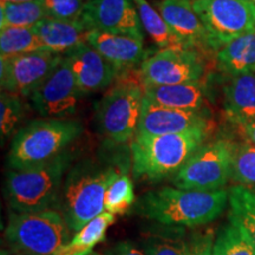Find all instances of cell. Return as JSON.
<instances>
[{
    "mask_svg": "<svg viewBox=\"0 0 255 255\" xmlns=\"http://www.w3.org/2000/svg\"><path fill=\"white\" fill-rule=\"evenodd\" d=\"M228 205V191L184 190L163 187L137 200L133 212L173 227H196L214 221Z\"/></svg>",
    "mask_w": 255,
    "mask_h": 255,
    "instance_id": "6da1fadb",
    "label": "cell"
},
{
    "mask_svg": "<svg viewBox=\"0 0 255 255\" xmlns=\"http://www.w3.org/2000/svg\"><path fill=\"white\" fill-rule=\"evenodd\" d=\"M208 133L209 130L162 136L136 133L130 144L133 177L149 182L173 177L203 145Z\"/></svg>",
    "mask_w": 255,
    "mask_h": 255,
    "instance_id": "7a4b0ae2",
    "label": "cell"
},
{
    "mask_svg": "<svg viewBox=\"0 0 255 255\" xmlns=\"http://www.w3.org/2000/svg\"><path fill=\"white\" fill-rule=\"evenodd\" d=\"M121 173L115 165L83 159L66 174L62 187L60 209L69 228L78 232L104 212L107 189Z\"/></svg>",
    "mask_w": 255,
    "mask_h": 255,
    "instance_id": "3957f363",
    "label": "cell"
},
{
    "mask_svg": "<svg viewBox=\"0 0 255 255\" xmlns=\"http://www.w3.org/2000/svg\"><path fill=\"white\" fill-rule=\"evenodd\" d=\"M73 159V152L66 150L47 163L23 170H8L5 195L13 212L37 213L56 206L62 193L63 178Z\"/></svg>",
    "mask_w": 255,
    "mask_h": 255,
    "instance_id": "277c9868",
    "label": "cell"
},
{
    "mask_svg": "<svg viewBox=\"0 0 255 255\" xmlns=\"http://www.w3.org/2000/svg\"><path fill=\"white\" fill-rule=\"evenodd\" d=\"M83 124L76 120H37L15 133L7 155L9 170L47 163L76 142L83 133Z\"/></svg>",
    "mask_w": 255,
    "mask_h": 255,
    "instance_id": "5b68a950",
    "label": "cell"
},
{
    "mask_svg": "<svg viewBox=\"0 0 255 255\" xmlns=\"http://www.w3.org/2000/svg\"><path fill=\"white\" fill-rule=\"evenodd\" d=\"M64 216L55 209L37 213L9 214L5 238L15 253L25 255H58L70 241Z\"/></svg>",
    "mask_w": 255,
    "mask_h": 255,
    "instance_id": "8992f818",
    "label": "cell"
},
{
    "mask_svg": "<svg viewBox=\"0 0 255 255\" xmlns=\"http://www.w3.org/2000/svg\"><path fill=\"white\" fill-rule=\"evenodd\" d=\"M144 88L141 82L121 81L105 94L96 105L97 129L114 144L132 141L138 128Z\"/></svg>",
    "mask_w": 255,
    "mask_h": 255,
    "instance_id": "52a82bcc",
    "label": "cell"
},
{
    "mask_svg": "<svg viewBox=\"0 0 255 255\" xmlns=\"http://www.w3.org/2000/svg\"><path fill=\"white\" fill-rule=\"evenodd\" d=\"M190 4L206 28L212 51L255 31L252 0H195Z\"/></svg>",
    "mask_w": 255,
    "mask_h": 255,
    "instance_id": "ba28073f",
    "label": "cell"
},
{
    "mask_svg": "<svg viewBox=\"0 0 255 255\" xmlns=\"http://www.w3.org/2000/svg\"><path fill=\"white\" fill-rule=\"evenodd\" d=\"M234 142L228 139L207 143L171 177L175 188L184 190H221L232 177Z\"/></svg>",
    "mask_w": 255,
    "mask_h": 255,
    "instance_id": "9c48e42d",
    "label": "cell"
},
{
    "mask_svg": "<svg viewBox=\"0 0 255 255\" xmlns=\"http://www.w3.org/2000/svg\"><path fill=\"white\" fill-rule=\"evenodd\" d=\"M205 64L196 50L162 49L149 56L139 68L143 87L175 85L202 81Z\"/></svg>",
    "mask_w": 255,
    "mask_h": 255,
    "instance_id": "30bf717a",
    "label": "cell"
},
{
    "mask_svg": "<svg viewBox=\"0 0 255 255\" xmlns=\"http://www.w3.org/2000/svg\"><path fill=\"white\" fill-rule=\"evenodd\" d=\"M62 59L63 55L45 50L1 58V90L30 97L55 71Z\"/></svg>",
    "mask_w": 255,
    "mask_h": 255,
    "instance_id": "8fae6325",
    "label": "cell"
},
{
    "mask_svg": "<svg viewBox=\"0 0 255 255\" xmlns=\"http://www.w3.org/2000/svg\"><path fill=\"white\" fill-rule=\"evenodd\" d=\"M75 76L63 56L57 69L30 96L34 110L45 119H66L75 114L81 98Z\"/></svg>",
    "mask_w": 255,
    "mask_h": 255,
    "instance_id": "7c38bea8",
    "label": "cell"
},
{
    "mask_svg": "<svg viewBox=\"0 0 255 255\" xmlns=\"http://www.w3.org/2000/svg\"><path fill=\"white\" fill-rule=\"evenodd\" d=\"M79 20L89 31L97 30L144 40L133 0H88Z\"/></svg>",
    "mask_w": 255,
    "mask_h": 255,
    "instance_id": "4fadbf2b",
    "label": "cell"
},
{
    "mask_svg": "<svg viewBox=\"0 0 255 255\" xmlns=\"http://www.w3.org/2000/svg\"><path fill=\"white\" fill-rule=\"evenodd\" d=\"M193 130H210V120L205 111L171 109L151 103L144 97L136 133L162 136Z\"/></svg>",
    "mask_w": 255,
    "mask_h": 255,
    "instance_id": "5bb4252c",
    "label": "cell"
},
{
    "mask_svg": "<svg viewBox=\"0 0 255 255\" xmlns=\"http://www.w3.org/2000/svg\"><path fill=\"white\" fill-rule=\"evenodd\" d=\"M63 56L68 60L82 96L109 87L121 72L87 43Z\"/></svg>",
    "mask_w": 255,
    "mask_h": 255,
    "instance_id": "9a60e30c",
    "label": "cell"
},
{
    "mask_svg": "<svg viewBox=\"0 0 255 255\" xmlns=\"http://www.w3.org/2000/svg\"><path fill=\"white\" fill-rule=\"evenodd\" d=\"M158 12L188 50H212L208 34L193 6L187 0H161Z\"/></svg>",
    "mask_w": 255,
    "mask_h": 255,
    "instance_id": "2e32d148",
    "label": "cell"
},
{
    "mask_svg": "<svg viewBox=\"0 0 255 255\" xmlns=\"http://www.w3.org/2000/svg\"><path fill=\"white\" fill-rule=\"evenodd\" d=\"M87 44L103 56L120 71L136 68L148 58L144 50V41L122 34L107 33L97 30L89 31Z\"/></svg>",
    "mask_w": 255,
    "mask_h": 255,
    "instance_id": "e0dca14e",
    "label": "cell"
},
{
    "mask_svg": "<svg viewBox=\"0 0 255 255\" xmlns=\"http://www.w3.org/2000/svg\"><path fill=\"white\" fill-rule=\"evenodd\" d=\"M223 111L235 127L255 119V73L227 76L223 85Z\"/></svg>",
    "mask_w": 255,
    "mask_h": 255,
    "instance_id": "ac0fdd59",
    "label": "cell"
},
{
    "mask_svg": "<svg viewBox=\"0 0 255 255\" xmlns=\"http://www.w3.org/2000/svg\"><path fill=\"white\" fill-rule=\"evenodd\" d=\"M40 50L65 55L87 43L89 30L81 20L65 21L45 18L33 27Z\"/></svg>",
    "mask_w": 255,
    "mask_h": 255,
    "instance_id": "d6986e66",
    "label": "cell"
},
{
    "mask_svg": "<svg viewBox=\"0 0 255 255\" xmlns=\"http://www.w3.org/2000/svg\"><path fill=\"white\" fill-rule=\"evenodd\" d=\"M144 88V97L151 103L178 110L201 111L206 104L208 89L203 81L175 85Z\"/></svg>",
    "mask_w": 255,
    "mask_h": 255,
    "instance_id": "ffe728a7",
    "label": "cell"
},
{
    "mask_svg": "<svg viewBox=\"0 0 255 255\" xmlns=\"http://www.w3.org/2000/svg\"><path fill=\"white\" fill-rule=\"evenodd\" d=\"M216 68L226 76L255 73V31L237 38L216 52Z\"/></svg>",
    "mask_w": 255,
    "mask_h": 255,
    "instance_id": "44dd1931",
    "label": "cell"
},
{
    "mask_svg": "<svg viewBox=\"0 0 255 255\" xmlns=\"http://www.w3.org/2000/svg\"><path fill=\"white\" fill-rule=\"evenodd\" d=\"M133 2L138 11L143 28L159 49L188 50L182 39L169 27L161 13L149 4L148 0H133Z\"/></svg>",
    "mask_w": 255,
    "mask_h": 255,
    "instance_id": "7402d4cb",
    "label": "cell"
},
{
    "mask_svg": "<svg viewBox=\"0 0 255 255\" xmlns=\"http://www.w3.org/2000/svg\"><path fill=\"white\" fill-rule=\"evenodd\" d=\"M115 222V215L104 212L89 221L73 235L65 246L60 248L58 255H89L96 245L104 241L107 229Z\"/></svg>",
    "mask_w": 255,
    "mask_h": 255,
    "instance_id": "603a6c76",
    "label": "cell"
},
{
    "mask_svg": "<svg viewBox=\"0 0 255 255\" xmlns=\"http://www.w3.org/2000/svg\"><path fill=\"white\" fill-rule=\"evenodd\" d=\"M229 221L241 228L255 244V193L248 187L234 186L228 190Z\"/></svg>",
    "mask_w": 255,
    "mask_h": 255,
    "instance_id": "cb8c5ba5",
    "label": "cell"
},
{
    "mask_svg": "<svg viewBox=\"0 0 255 255\" xmlns=\"http://www.w3.org/2000/svg\"><path fill=\"white\" fill-rule=\"evenodd\" d=\"M47 18L46 11L40 0L28 2H1L0 27L33 28Z\"/></svg>",
    "mask_w": 255,
    "mask_h": 255,
    "instance_id": "d4e9b609",
    "label": "cell"
},
{
    "mask_svg": "<svg viewBox=\"0 0 255 255\" xmlns=\"http://www.w3.org/2000/svg\"><path fill=\"white\" fill-rule=\"evenodd\" d=\"M214 255H255V244L235 223L220 229L213 247Z\"/></svg>",
    "mask_w": 255,
    "mask_h": 255,
    "instance_id": "484cf974",
    "label": "cell"
},
{
    "mask_svg": "<svg viewBox=\"0 0 255 255\" xmlns=\"http://www.w3.org/2000/svg\"><path fill=\"white\" fill-rule=\"evenodd\" d=\"M40 50L33 28L5 27L0 32L1 58L14 57Z\"/></svg>",
    "mask_w": 255,
    "mask_h": 255,
    "instance_id": "4316f807",
    "label": "cell"
},
{
    "mask_svg": "<svg viewBox=\"0 0 255 255\" xmlns=\"http://www.w3.org/2000/svg\"><path fill=\"white\" fill-rule=\"evenodd\" d=\"M135 191L131 178L121 173L107 189L104 210L114 215H124L135 206Z\"/></svg>",
    "mask_w": 255,
    "mask_h": 255,
    "instance_id": "83f0119b",
    "label": "cell"
},
{
    "mask_svg": "<svg viewBox=\"0 0 255 255\" xmlns=\"http://www.w3.org/2000/svg\"><path fill=\"white\" fill-rule=\"evenodd\" d=\"M231 180L239 186H255V146L234 143Z\"/></svg>",
    "mask_w": 255,
    "mask_h": 255,
    "instance_id": "f1b7e54d",
    "label": "cell"
},
{
    "mask_svg": "<svg viewBox=\"0 0 255 255\" xmlns=\"http://www.w3.org/2000/svg\"><path fill=\"white\" fill-rule=\"evenodd\" d=\"M21 96L2 91L0 95V135L1 141L8 138L24 119Z\"/></svg>",
    "mask_w": 255,
    "mask_h": 255,
    "instance_id": "f546056e",
    "label": "cell"
},
{
    "mask_svg": "<svg viewBox=\"0 0 255 255\" xmlns=\"http://www.w3.org/2000/svg\"><path fill=\"white\" fill-rule=\"evenodd\" d=\"M142 247L145 255H187V241L176 235H151Z\"/></svg>",
    "mask_w": 255,
    "mask_h": 255,
    "instance_id": "4dcf8cb0",
    "label": "cell"
},
{
    "mask_svg": "<svg viewBox=\"0 0 255 255\" xmlns=\"http://www.w3.org/2000/svg\"><path fill=\"white\" fill-rule=\"evenodd\" d=\"M47 18L57 20H79L88 0H40Z\"/></svg>",
    "mask_w": 255,
    "mask_h": 255,
    "instance_id": "1f68e13d",
    "label": "cell"
},
{
    "mask_svg": "<svg viewBox=\"0 0 255 255\" xmlns=\"http://www.w3.org/2000/svg\"><path fill=\"white\" fill-rule=\"evenodd\" d=\"M214 241L213 229L194 233L187 241V255H214Z\"/></svg>",
    "mask_w": 255,
    "mask_h": 255,
    "instance_id": "d6a6232c",
    "label": "cell"
},
{
    "mask_svg": "<svg viewBox=\"0 0 255 255\" xmlns=\"http://www.w3.org/2000/svg\"><path fill=\"white\" fill-rule=\"evenodd\" d=\"M108 255H145V253L131 241H121L108 251Z\"/></svg>",
    "mask_w": 255,
    "mask_h": 255,
    "instance_id": "836d02e7",
    "label": "cell"
},
{
    "mask_svg": "<svg viewBox=\"0 0 255 255\" xmlns=\"http://www.w3.org/2000/svg\"><path fill=\"white\" fill-rule=\"evenodd\" d=\"M237 129L244 143L255 146V119L246 124L238 126Z\"/></svg>",
    "mask_w": 255,
    "mask_h": 255,
    "instance_id": "e575fe53",
    "label": "cell"
},
{
    "mask_svg": "<svg viewBox=\"0 0 255 255\" xmlns=\"http://www.w3.org/2000/svg\"><path fill=\"white\" fill-rule=\"evenodd\" d=\"M28 1H37V0H1V2H28Z\"/></svg>",
    "mask_w": 255,
    "mask_h": 255,
    "instance_id": "d590c367",
    "label": "cell"
},
{
    "mask_svg": "<svg viewBox=\"0 0 255 255\" xmlns=\"http://www.w3.org/2000/svg\"><path fill=\"white\" fill-rule=\"evenodd\" d=\"M1 255H9V252L6 250H1Z\"/></svg>",
    "mask_w": 255,
    "mask_h": 255,
    "instance_id": "8d00e7d4",
    "label": "cell"
},
{
    "mask_svg": "<svg viewBox=\"0 0 255 255\" xmlns=\"http://www.w3.org/2000/svg\"><path fill=\"white\" fill-rule=\"evenodd\" d=\"M89 255H101L100 253H95V252H92L91 254H89Z\"/></svg>",
    "mask_w": 255,
    "mask_h": 255,
    "instance_id": "74e56055",
    "label": "cell"
},
{
    "mask_svg": "<svg viewBox=\"0 0 255 255\" xmlns=\"http://www.w3.org/2000/svg\"><path fill=\"white\" fill-rule=\"evenodd\" d=\"M250 189H252V190H253V191H254V193H255V186H254V187H251V188H250Z\"/></svg>",
    "mask_w": 255,
    "mask_h": 255,
    "instance_id": "f35d334b",
    "label": "cell"
},
{
    "mask_svg": "<svg viewBox=\"0 0 255 255\" xmlns=\"http://www.w3.org/2000/svg\"><path fill=\"white\" fill-rule=\"evenodd\" d=\"M187 1H189V2H193V1H195V0H187Z\"/></svg>",
    "mask_w": 255,
    "mask_h": 255,
    "instance_id": "ab89813d",
    "label": "cell"
},
{
    "mask_svg": "<svg viewBox=\"0 0 255 255\" xmlns=\"http://www.w3.org/2000/svg\"><path fill=\"white\" fill-rule=\"evenodd\" d=\"M14 255H25V254H20V253H15Z\"/></svg>",
    "mask_w": 255,
    "mask_h": 255,
    "instance_id": "60d3db41",
    "label": "cell"
},
{
    "mask_svg": "<svg viewBox=\"0 0 255 255\" xmlns=\"http://www.w3.org/2000/svg\"><path fill=\"white\" fill-rule=\"evenodd\" d=\"M252 1H253V2H254V4H255V0H252Z\"/></svg>",
    "mask_w": 255,
    "mask_h": 255,
    "instance_id": "b9f144b4",
    "label": "cell"
}]
</instances>
